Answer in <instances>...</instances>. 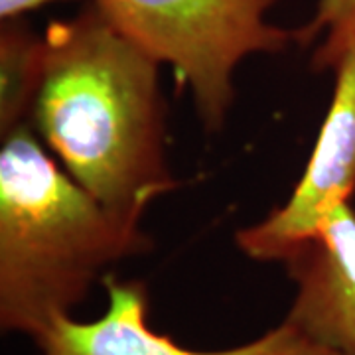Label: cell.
<instances>
[{
	"label": "cell",
	"instance_id": "cell-4",
	"mask_svg": "<svg viewBox=\"0 0 355 355\" xmlns=\"http://www.w3.org/2000/svg\"><path fill=\"white\" fill-rule=\"evenodd\" d=\"M336 87L304 174L286 203L235 235L253 261L282 263L355 191V36L334 64Z\"/></svg>",
	"mask_w": 355,
	"mask_h": 355
},
{
	"label": "cell",
	"instance_id": "cell-9",
	"mask_svg": "<svg viewBox=\"0 0 355 355\" xmlns=\"http://www.w3.org/2000/svg\"><path fill=\"white\" fill-rule=\"evenodd\" d=\"M51 2H65V0H0V20L22 18L26 12L38 10Z\"/></svg>",
	"mask_w": 355,
	"mask_h": 355
},
{
	"label": "cell",
	"instance_id": "cell-5",
	"mask_svg": "<svg viewBox=\"0 0 355 355\" xmlns=\"http://www.w3.org/2000/svg\"><path fill=\"white\" fill-rule=\"evenodd\" d=\"M103 284L109 298L103 316L89 322L55 318L34 340L40 355H336L286 320L253 342L231 349H190L150 328L148 291L142 282H123L107 275Z\"/></svg>",
	"mask_w": 355,
	"mask_h": 355
},
{
	"label": "cell",
	"instance_id": "cell-3",
	"mask_svg": "<svg viewBox=\"0 0 355 355\" xmlns=\"http://www.w3.org/2000/svg\"><path fill=\"white\" fill-rule=\"evenodd\" d=\"M114 30L188 85L205 130L225 125L233 73L253 53H280L296 28L272 26L279 0H89Z\"/></svg>",
	"mask_w": 355,
	"mask_h": 355
},
{
	"label": "cell",
	"instance_id": "cell-6",
	"mask_svg": "<svg viewBox=\"0 0 355 355\" xmlns=\"http://www.w3.org/2000/svg\"><path fill=\"white\" fill-rule=\"evenodd\" d=\"M296 284L286 322L336 355H355V209L343 203L284 261Z\"/></svg>",
	"mask_w": 355,
	"mask_h": 355
},
{
	"label": "cell",
	"instance_id": "cell-7",
	"mask_svg": "<svg viewBox=\"0 0 355 355\" xmlns=\"http://www.w3.org/2000/svg\"><path fill=\"white\" fill-rule=\"evenodd\" d=\"M44 40L20 18L0 26V135L30 123Z\"/></svg>",
	"mask_w": 355,
	"mask_h": 355
},
{
	"label": "cell",
	"instance_id": "cell-1",
	"mask_svg": "<svg viewBox=\"0 0 355 355\" xmlns=\"http://www.w3.org/2000/svg\"><path fill=\"white\" fill-rule=\"evenodd\" d=\"M42 40L34 132L83 190L140 225L146 207L178 186L166 160L160 64L91 2L73 18L53 20Z\"/></svg>",
	"mask_w": 355,
	"mask_h": 355
},
{
	"label": "cell",
	"instance_id": "cell-2",
	"mask_svg": "<svg viewBox=\"0 0 355 355\" xmlns=\"http://www.w3.org/2000/svg\"><path fill=\"white\" fill-rule=\"evenodd\" d=\"M153 247L48 153L32 123L0 148V326L36 340L71 312L114 263Z\"/></svg>",
	"mask_w": 355,
	"mask_h": 355
},
{
	"label": "cell",
	"instance_id": "cell-8",
	"mask_svg": "<svg viewBox=\"0 0 355 355\" xmlns=\"http://www.w3.org/2000/svg\"><path fill=\"white\" fill-rule=\"evenodd\" d=\"M355 36V0H318L316 12L296 28V44L310 46L320 40L312 55L316 71L331 69L347 42Z\"/></svg>",
	"mask_w": 355,
	"mask_h": 355
}]
</instances>
